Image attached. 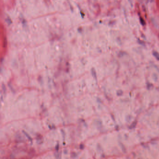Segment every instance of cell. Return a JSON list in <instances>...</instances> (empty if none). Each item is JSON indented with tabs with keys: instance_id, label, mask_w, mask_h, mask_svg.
Wrapping results in <instances>:
<instances>
[{
	"instance_id": "cell-2",
	"label": "cell",
	"mask_w": 159,
	"mask_h": 159,
	"mask_svg": "<svg viewBox=\"0 0 159 159\" xmlns=\"http://www.w3.org/2000/svg\"><path fill=\"white\" fill-rule=\"evenodd\" d=\"M122 91L121 90L118 91L117 92V95H122Z\"/></svg>"
},
{
	"instance_id": "cell-3",
	"label": "cell",
	"mask_w": 159,
	"mask_h": 159,
	"mask_svg": "<svg viewBox=\"0 0 159 159\" xmlns=\"http://www.w3.org/2000/svg\"><path fill=\"white\" fill-rule=\"evenodd\" d=\"M23 132H24V134H25V135H26V136H27V137H28V138H29L30 140H31V138H30V137L29 136V135H28V134H27V133H25V132L23 131Z\"/></svg>"
},
{
	"instance_id": "cell-1",
	"label": "cell",
	"mask_w": 159,
	"mask_h": 159,
	"mask_svg": "<svg viewBox=\"0 0 159 159\" xmlns=\"http://www.w3.org/2000/svg\"><path fill=\"white\" fill-rule=\"evenodd\" d=\"M153 55L157 60L159 61V53L158 52L156 51H153Z\"/></svg>"
}]
</instances>
